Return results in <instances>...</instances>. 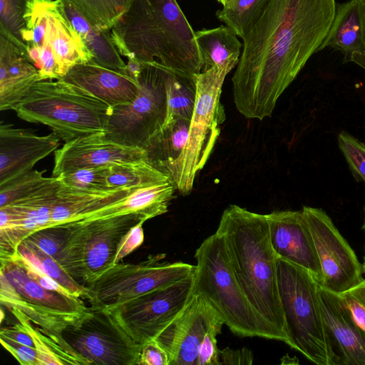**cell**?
<instances>
[{
	"instance_id": "1f68e13d",
	"label": "cell",
	"mask_w": 365,
	"mask_h": 365,
	"mask_svg": "<svg viewBox=\"0 0 365 365\" xmlns=\"http://www.w3.org/2000/svg\"><path fill=\"white\" fill-rule=\"evenodd\" d=\"M170 179L147 160L115 163L108 168L110 189L143 187Z\"/></svg>"
},
{
	"instance_id": "f907efd6",
	"label": "cell",
	"mask_w": 365,
	"mask_h": 365,
	"mask_svg": "<svg viewBox=\"0 0 365 365\" xmlns=\"http://www.w3.org/2000/svg\"><path fill=\"white\" fill-rule=\"evenodd\" d=\"M364 212H365V207H364ZM362 228H363V230H365V216H364V224H363Z\"/></svg>"
},
{
	"instance_id": "4dcf8cb0",
	"label": "cell",
	"mask_w": 365,
	"mask_h": 365,
	"mask_svg": "<svg viewBox=\"0 0 365 365\" xmlns=\"http://www.w3.org/2000/svg\"><path fill=\"white\" fill-rule=\"evenodd\" d=\"M16 252L28 260L39 270L50 276L62 287L67 289L75 297L91 299L90 289L71 276L59 264L34 244L26 240L21 241Z\"/></svg>"
},
{
	"instance_id": "60d3db41",
	"label": "cell",
	"mask_w": 365,
	"mask_h": 365,
	"mask_svg": "<svg viewBox=\"0 0 365 365\" xmlns=\"http://www.w3.org/2000/svg\"><path fill=\"white\" fill-rule=\"evenodd\" d=\"M140 221L133 226L122 238L117 251L115 264L119 263L125 257L139 247L144 241L143 225Z\"/></svg>"
},
{
	"instance_id": "b9f144b4",
	"label": "cell",
	"mask_w": 365,
	"mask_h": 365,
	"mask_svg": "<svg viewBox=\"0 0 365 365\" xmlns=\"http://www.w3.org/2000/svg\"><path fill=\"white\" fill-rule=\"evenodd\" d=\"M138 365H170L165 349L155 339L142 344Z\"/></svg>"
},
{
	"instance_id": "603a6c76",
	"label": "cell",
	"mask_w": 365,
	"mask_h": 365,
	"mask_svg": "<svg viewBox=\"0 0 365 365\" xmlns=\"http://www.w3.org/2000/svg\"><path fill=\"white\" fill-rule=\"evenodd\" d=\"M331 47L344 54L343 62H353L365 70V0H349L336 6L331 26L318 48Z\"/></svg>"
},
{
	"instance_id": "f35d334b",
	"label": "cell",
	"mask_w": 365,
	"mask_h": 365,
	"mask_svg": "<svg viewBox=\"0 0 365 365\" xmlns=\"http://www.w3.org/2000/svg\"><path fill=\"white\" fill-rule=\"evenodd\" d=\"M338 145L354 177L365 182V144L341 131L338 135Z\"/></svg>"
},
{
	"instance_id": "d6986e66",
	"label": "cell",
	"mask_w": 365,
	"mask_h": 365,
	"mask_svg": "<svg viewBox=\"0 0 365 365\" xmlns=\"http://www.w3.org/2000/svg\"><path fill=\"white\" fill-rule=\"evenodd\" d=\"M60 138L53 132L38 135L33 130L0 124V185L31 170L41 160L54 153Z\"/></svg>"
},
{
	"instance_id": "836d02e7",
	"label": "cell",
	"mask_w": 365,
	"mask_h": 365,
	"mask_svg": "<svg viewBox=\"0 0 365 365\" xmlns=\"http://www.w3.org/2000/svg\"><path fill=\"white\" fill-rule=\"evenodd\" d=\"M73 6L91 24L109 31L128 9L130 0H59Z\"/></svg>"
},
{
	"instance_id": "3957f363",
	"label": "cell",
	"mask_w": 365,
	"mask_h": 365,
	"mask_svg": "<svg viewBox=\"0 0 365 365\" xmlns=\"http://www.w3.org/2000/svg\"><path fill=\"white\" fill-rule=\"evenodd\" d=\"M217 232L225 240L233 271L250 303L286 344V322L277 281V257L271 246L267 215L230 205Z\"/></svg>"
},
{
	"instance_id": "e575fe53",
	"label": "cell",
	"mask_w": 365,
	"mask_h": 365,
	"mask_svg": "<svg viewBox=\"0 0 365 365\" xmlns=\"http://www.w3.org/2000/svg\"><path fill=\"white\" fill-rule=\"evenodd\" d=\"M45 171L32 169L0 185V207L29 197L50 183L53 177H44Z\"/></svg>"
},
{
	"instance_id": "44dd1931",
	"label": "cell",
	"mask_w": 365,
	"mask_h": 365,
	"mask_svg": "<svg viewBox=\"0 0 365 365\" xmlns=\"http://www.w3.org/2000/svg\"><path fill=\"white\" fill-rule=\"evenodd\" d=\"M61 79L111 107L132 103L140 91L139 83L128 75L107 68L93 61L73 66Z\"/></svg>"
},
{
	"instance_id": "484cf974",
	"label": "cell",
	"mask_w": 365,
	"mask_h": 365,
	"mask_svg": "<svg viewBox=\"0 0 365 365\" xmlns=\"http://www.w3.org/2000/svg\"><path fill=\"white\" fill-rule=\"evenodd\" d=\"M202 70L215 67L229 73L240 61L242 44L229 27L220 26L195 31Z\"/></svg>"
},
{
	"instance_id": "ac0fdd59",
	"label": "cell",
	"mask_w": 365,
	"mask_h": 365,
	"mask_svg": "<svg viewBox=\"0 0 365 365\" xmlns=\"http://www.w3.org/2000/svg\"><path fill=\"white\" fill-rule=\"evenodd\" d=\"M266 215L276 256L309 272L319 284L321 269L302 211L279 210Z\"/></svg>"
},
{
	"instance_id": "f6af8a7d",
	"label": "cell",
	"mask_w": 365,
	"mask_h": 365,
	"mask_svg": "<svg viewBox=\"0 0 365 365\" xmlns=\"http://www.w3.org/2000/svg\"><path fill=\"white\" fill-rule=\"evenodd\" d=\"M221 364L251 365L253 363V354L247 348L232 349L225 348L220 351Z\"/></svg>"
},
{
	"instance_id": "d6a6232c",
	"label": "cell",
	"mask_w": 365,
	"mask_h": 365,
	"mask_svg": "<svg viewBox=\"0 0 365 365\" xmlns=\"http://www.w3.org/2000/svg\"><path fill=\"white\" fill-rule=\"evenodd\" d=\"M270 0H230L216 16L242 40L262 16Z\"/></svg>"
},
{
	"instance_id": "6da1fadb",
	"label": "cell",
	"mask_w": 365,
	"mask_h": 365,
	"mask_svg": "<svg viewBox=\"0 0 365 365\" xmlns=\"http://www.w3.org/2000/svg\"><path fill=\"white\" fill-rule=\"evenodd\" d=\"M336 10L335 0H270L243 39L232 78L240 113L260 120L272 115L280 96L322 43Z\"/></svg>"
},
{
	"instance_id": "52a82bcc",
	"label": "cell",
	"mask_w": 365,
	"mask_h": 365,
	"mask_svg": "<svg viewBox=\"0 0 365 365\" xmlns=\"http://www.w3.org/2000/svg\"><path fill=\"white\" fill-rule=\"evenodd\" d=\"M21 38L41 80L61 79L93 56L65 16L58 0H34L24 15Z\"/></svg>"
},
{
	"instance_id": "ee69618b",
	"label": "cell",
	"mask_w": 365,
	"mask_h": 365,
	"mask_svg": "<svg viewBox=\"0 0 365 365\" xmlns=\"http://www.w3.org/2000/svg\"><path fill=\"white\" fill-rule=\"evenodd\" d=\"M0 341L20 364L38 365L35 348L3 337H0Z\"/></svg>"
},
{
	"instance_id": "5bb4252c",
	"label": "cell",
	"mask_w": 365,
	"mask_h": 365,
	"mask_svg": "<svg viewBox=\"0 0 365 365\" xmlns=\"http://www.w3.org/2000/svg\"><path fill=\"white\" fill-rule=\"evenodd\" d=\"M301 211L321 269L319 286L339 294L360 283L362 264L329 216L309 206Z\"/></svg>"
},
{
	"instance_id": "7bdbcfd3",
	"label": "cell",
	"mask_w": 365,
	"mask_h": 365,
	"mask_svg": "<svg viewBox=\"0 0 365 365\" xmlns=\"http://www.w3.org/2000/svg\"><path fill=\"white\" fill-rule=\"evenodd\" d=\"M215 331L207 333L198 350L197 365H220V351Z\"/></svg>"
},
{
	"instance_id": "c3c4849f",
	"label": "cell",
	"mask_w": 365,
	"mask_h": 365,
	"mask_svg": "<svg viewBox=\"0 0 365 365\" xmlns=\"http://www.w3.org/2000/svg\"><path fill=\"white\" fill-rule=\"evenodd\" d=\"M217 1L223 6L225 4H227L230 0H217Z\"/></svg>"
},
{
	"instance_id": "5b68a950",
	"label": "cell",
	"mask_w": 365,
	"mask_h": 365,
	"mask_svg": "<svg viewBox=\"0 0 365 365\" xmlns=\"http://www.w3.org/2000/svg\"><path fill=\"white\" fill-rule=\"evenodd\" d=\"M111 106L62 79L36 82L14 110L18 117L48 126L60 140L104 133Z\"/></svg>"
},
{
	"instance_id": "bcb514c9",
	"label": "cell",
	"mask_w": 365,
	"mask_h": 365,
	"mask_svg": "<svg viewBox=\"0 0 365 365\" xmlns=\"http://www.w3.org/2000/svg\"><path fill=\"white\" fill-rule=\"evenodd\" d=\"M0 337L6 338L35 348L33 339L30 334L19 322L14 326L2 328L0 331Z\"/></svg>"
},
{
	"instance_id": "681fc988",
	"label": "cell",
	"mask_w": 365,
	"mask_h": 365,
	"mask_svg": "<svg viewBox=\"0 0 365 365\" xmlns=\"http://www.w3.org/2000/svg\"><path fill=\"white\" fill-rule=\"evenodd\" d=\"M362 269H363V272L365 273V255H364V262L362 264Z\"/></svg>"
},
{
	"instance_id": "277c9868",
	"label": "cell",
	"mask_w": 365,
	"mask_h": 365,
	"mask_svg": "<svg viewBox=\"0 0 365 365\" xmlns=\"http://www.w3.org/2000/svg\"><path fill=\"white\" fill-rule=\"evenodd\" d=\"M194 292L202 296L235 334L278 340L244 293L230 262L223 236L215 232L195 253Z\"/></svg>"
},
{
	"instance_id": "7a4b0ae2",
	"label": "cell",
	"mask_w": 365,
	"mask_h": 365,
	"mask_svg": "<svg viewBox=\"0 0 365 365\" xmlns=\"http://www.w3.org/2000/svg\"><path fill=\"white\" fill-rule=\"evenodd\" d=\"M108 34L127 60L192 79L202 72L195 31L176 0H130Z\"/></svg>"
},
{
	"instance_id": "4fadbf2b",
	"label": "cell",
	"mask_w": 365,
	"mask_h": 365,
	"mask_svg": "<svg viewBox=\"0 0 365 365\" xmlns=\"http://www.w3.org/2000/svg\"><path fill=\"white\" fill-rule=\"evenodd\" d=\"M193 293L194 274L106 310L142 345L157 337L183 310Z\"/></svg>"
},
{
	"instance_id": "f546056e",
	"label": "cell",
	"mask_w": 365,
	"mask_h": 365,
	"mask_svg": "<svg viewBox=\"0 0 365 365\" xmlns=\"http://www.w3.org/2000/svg\"><path fill=\"white\" fill-rule=\"evenodd\" d=\"M9 309L33 339L37 351L38 365H88L85 359L68 351L39 327L34 326L30 319L22 311L16 307Z\"/></svg>"
},
{
	"instance_id": "d590c367",
	"label": "cell",
	"mask_w": 365,
	"mask_h": 365,
	"mask_svg": "<svg viewBox=\"0 0 365 365\" xmlns=\"http://www.w3.org/2000/svg\"><path fill=\"white\" fill-rule=\"evenodd\" d=\"M34 0H0V33L26 48L21 38L25 29L24 15Z\"/></svg>"
},
{
	"instance_id": "2e32d148",
	"label": "cell",
	"mask_w": 365,
	"mask_h": 365,
	"mask_svg": "<svg viewBox=\"0 0 365 365\" xmlns=\"http://www.w3.org/2000/svg\"><path fill=\"white\" fill-rule=\"evenodd\" d=\"M147 220L139 214L118 215L88 222H73L83 251V282H93L115 264L119 244L136 224Z\"/></svg>"
},
{
	"instance_id": "d4e9b609",
	"label": "cell",
	"mask_w": 365,
	"mask_h": 365,
	"mask_svg": "<svg viewBox=\"0 0 365 365\" xmlns=\"http://www.w3.org/2000/svg\"><path fill=\"white\" fill-rule=\"evenodd\" d=\"M134 188L84 190L70 188L61 184L48 227L81 220L94 211L123 198Z\"/></svg>"
},
{
	"instance_id": "ab89813d",
	"label": "cell",
	"mask_w": 365,
	"mask_h": 365,
	"mask_svg": "<svg viewBox=\"0 0 365 365\" xmlns=\"http://www.w3.org/2000/svg\"><path fill=\"white\" fill-rule=\"evenodd\" d=\"M339 295L355 323L365 332V279Z\"/></svg>"
},
{
	"instance_id": "7c38bea8",
	"label": "cell",
	"mask_w": 365,
	"mask_h": 365,
	"mask_svg": "<svg viewBox=\"0 0 365 365\" xmlns=\"http://www.w3.org/2000/svg\"><path fill=\"white\" fill-rule=\"evenodd\" d=\"M63 336L89 364L138 365L141 344L135 341L110 313L91 305Z\"/></svg>"
},
{
	"instance_id": "8992f818",
	"label": "cell",
	"mask_w": 365,
	"mask_h": 365,
	"mask_svg": "<svg viewBox=\"0 0 365 365\" xmlns=\"http://www.w3.org/2000/svg\"><path fill=\"white\" fill-rule=\"evenodd\" d=\"M277 281L287 344L318 365H337L324 323L319 284L305 269L277 259Z\"/></svg>"
},
{
	"instance_id": "f1b7e54d",
	"label": "cell",
	"mask_w": 365,
	"mask_h": 365,
	"mask_svg": "<svg viewBox=\"0 0 365 365\" xmlns=\"http://www.w3.org/2000/svg\"><path fill=\"white\" fill-rule=\"evenodd\" d=\"M165 116L163 125L181 120H190L194 110L195 79L168 72L165 81Z\"/></svg>"
},
{
	"instance_id": "8fae6325",
	"label": "cell",
	"mask_w": 365,
	"mask_h": 365,
	"mask_svg": "<svg viewBox=\"0 0 365 365\" xmlns=\"http://www.w3.org/2000/svg\"><path fill=\"white\" fill-rule=\"evenodd\" d=\"M141 64L138 81L140 93L130 103L111 107L105 136L125 145L143 148L164 122L168 71L155 64Z\"/></svg>"
},
{
	"instance_id": "4316f807",
	"label": "cell",
	"mask_w": 365,
	"mask_h": 365,
	"mask_svg": "<svg viewBox=\"0 0 365 365\" xmlns=\"http://www.w3.org/2000/svg\"><path fill=\"white\" fill-rule=\"evenodd\" d=\"M61 4L65 16L92 54V61L103 67L128 75L126 63L114 46L108 31L93 26L68 3L61 1Z\"/></svg>"
},
{
	"instance_id": "9a60e30c",
	"label": "cell",
	"mask_w": 365,
	"mask_h": 365,
	"mask_svg": "<svg viewBox=\"0 0 365 365\" xmlns=\"http://www.w3.org/2000/svg\"><path fill=\"white\" fill-rule=\"evenodd\" d=\"M224 321L201 295L193 293L183 310L155 339L167 351L170 365H197L207 333L220 334Z\"/></svg>"
},
{
	"instance_id": "cb8c5ba5",
	"label": "cell",
	"mask_w": 365,
	"mask_h": 365,
	"mask_svg": "<svg viewBox=\"0 0 365 365\" xmlns=\"http://www.w3.org/2000/svg\"><path fill=\"white\" fill-rule=\"evenodd\" d=\"M176 190L171 179L138 187L123 198L94 211L78 221L88 222L130 214L141 215L148 220L168 212Z\"/></svg>"
},
{
	"instance_id": "74e56055",
	"label": "cell",
	"mask_w": 365,
	"mask_h": 365,
	"mask_svg": "<svg viewBox=\"0 0 365 365\" xmlns=\"http://www.w3.org/2000/svg\"><path fill=\"white\" fill-rule=\"evenodd\" d=\"M71 231V225L66 223L40 229L30 234L24 240L34 244L58 261Z\"/></svg>"
},
{
	"instance_id": "ffe728a7",
	"label": "cell",
	"mask_w": 365,
	"mask_h": 365,
	"mask_svg": "<svg viewBox=\"0 0 365 365\" xmlns=\"http://www.w3.org/2000/svg\"><path fill=\"white\" fill-rule=\"evenodd\" d=\"M318 295L337 365H365V332L355 323L338 294L319 286Z\"/></svg>"
},
{
	"instance_id": "9c48e42d",
	"label": "cell",
	"mask_w": 365,
	"mask_h": 365,
	"mask_svg": "<svg viewBox=\"0 0 365 365\" xmlns=\"http://www.w3.org/2000/svg\"><path fill=\"white\" fill-rule=\"evenodd\" d=\"M0 276L1 306L20 309L63 348L80 356L66 342L63 332L88 310L82 299L43 288L9 259H1Z\"/></svg>"
},
{
	"instance_id": "7dc6e473",
	"label": "cell",
	"mask_w": 365,
	"mask_h": 365,
	"mask_svg": "<svg viewBox=\"0 0 365 365\" xmlns=\"http://www.w3.org/2000/svg\"><path fill=\"white\" fill-rule=\"evenodd\" d=\"M142 64L137 60H128L126 63L127 74L138 82L141 72Z\"/></svg>"
},
{
	"instance_id": "83f0119b",
	"label": "cell",
	"mask_w": 365,
	"mask_h": 365,
	"mask_svg": "<svg viewBox=\"0 0 365 365\" xmlns=\"http://www.w3.org/2000/svg\"><path fill=\"white\" fill-rule=\"evenodd\" d=\"M189 120L162 125L145 143L147 160L153 166L176 159L184 149L190 128Z\"/></svg>"
},
{
	"instance_id": "e0dca14e",
	"label": "cell",
	"mask_w": 365,
	"mask_h": 365,
	"mask_svg": "<svg viewBox=\"0 0 365 365\" xmlns=\"http://www.w3.org/2000/svg\"><path fill=\"white\" fill-rule=\"evenodd\" d=\"M140 160H147V153L143 148L116 143L106 138L104 133L83 135L65 142L54 152L52 177L81 168Z\"/></svg>"
},
{
	"instance_id": "ba28073f",
	"label": "cell",
	"mask_w": 365,
	"mask_h": 365,
	"mask_svg": "<svg viewBox=\"0 0 365 365\" xmlns=\"http://www.w3.org/2000/svg\"><path fill=\"white\" fill-rule=\"evenodd\" d=\"M227 74L212 67L195 76V103L185 146L176 159L155 167L173 180L182 195L192 191L197 173L207 162L220 136V125L225 119L220 96Z\"/></svg>"
},
{
	"instance_id": "30bf717a",
	"label": "cell",
	"mask_w": 365,
	"mask_h": 365,
	"mask_svg": "<svg viewBox=\"0 0 365 365\" xmlns=\"http://www.w3.org/2000/svg\"><path fill=\"white\" fill-rule=\"evenodd\" d=\"M165 254L150 255L138 264L117 263L88 284L91 305L106 309L192 275L195 265L165 262Z\"/></svg>"
},
{
	"instance_id": "8d00e7d4",
	"label": "cell",
	"mask_w": 365,
	"mask_h": 365,
	"mask_svg": "<svg viewBox=\"0 0 365 365\" xmlns=\"http://www.w3.org/2000/svg\"><path fill=\"white\" fill-rule=\"evenodd\" d=\"M109 165L81 168L61 173L57 178L66 187L84 190L104 191L110 189L108 183Z\"/></svg>"
},
{
	"instance_id": "7402d4cb",
	"label": "cell",
	"mask_w": 365,
	"mask_h": 365,
	"mask_svg": "<svg viewBox=\"0 0 365 365\" xmlns=\"http://www.w3.org/2000/svg\"><path fill=\"white\" fill-rule=\"evenodd\" d=\"M39 81L26 48L0 33V110H14Z\"/></svg>"
}]
</instances>
